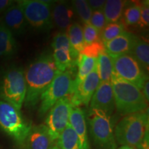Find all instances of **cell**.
Returning <instances> with one entry per match:
<instances>
[{
	"label": "cell",
	"mask_w": 149,
	"mask_h": 149,
	"mask_svg": "<svg viewBox=\"0 0 149 149\" xmlns=\"http://www.w3.org/2000/svg\"><path fill=\"white\" fill-rule=\"evenodd\" d=\"M59 72L51 53H43L29 64L24 71L26 93L24 104L26 109L36 107L40 96Z\"/></svg>",
	"instance_id": "6da1fadb"
},
{
	"label": "cell",
	"mask_w": 149,
	"mask_h": 149,
	"mask_svg": "<svg viewBox=\"0 0 149 149\" xmlns=\"http://www.w3.org/2000/svg\"><path fill=\"white\" fill-rule=\"evenodd\" d=\"M111 84L115 109L122 115L139 113L148 109V101L141 90L113 72Z\"/></svg>",
	"instance_id": "7a4b0ae2"
},
{
	"label": "cell",
	"mask_w": 149,
	"mask_h": 149,
	"mask_svg": "<svg viewBox=\"0 0 149 149\" xmlns=\"http://www.w3.org/2000/svg\"><path fill=\"white\" fill-rule=\"evenodd\" d=\"M148 109L126 115L115 126V141L122 146H128L138 149L146 134L148 133Z\"/></svg>",
	"instance_id": "3957f363"
},
{
	"label": "cell",
	"mask_w": 149,
	"mask_h": 149,
	"mask_svg": "<svg viewBox=\"0 0 149 149\" xmlns=\"http://www.w3.org/2000/svg\"><path fill=\"white\" fill-rule=\"evenodd\" d=\"M26 93L24 70L22 67L10 66L0 74V99L21 110Z\"/></svg>",
	"instance_id": "277c9868"
},
{
	"label": "cell",
	"mask_w": 149,
	"mask_h": 149,
	"mask_svg": "<svg viewBox=\"0 0 149 149\" xmlns=\"http://www.w3.org/2000/svg\"><path fill=\"white\" fill-rule=\"evenodd\" d=\"M86 120L97 149H117L111 117L97 109H89Z\"/></svg>",
	"instance_id": "5b68a950"
},
{
	"label": "cell",
	"mask_w": 149,
	"mask_h": 149,
	"mask_svg": "<svg viewBox=\"0 0 149 149\" xmlns=\"http://www.w3.org/2000/svg\"><path fill=\"white\" fill-rule=\"evenodd\" d=\"M75 68L59 72L40 98L39 114L44 116L55 104L64 97H70L74 90Z\"/></svg>",
	"instance_id": "8992f818"
},
{
	"label": "cell",
	"mask_w": 149,
	"mask_h": 149,
	"mask_svg": "<svg viewBox=\"0 0 149 149\" xmlns=\"http://www.w3.org/2000/svg\"><path fill=\"white\" fill-rule=\"evenodd\" d=\"M32 125L25 120L21 111L0 100V128L19 145H24Z\"/></svg>",
	"instance_id": "52a82bcc"
},
{
	"label": "cell",
	"mask_w": 149,
	"mask_h": 149,
	"mask_svg": "<svg viewBox=\"0 0 149 149\" xmlns=\"http://www.w3.org/2000/svg\"><path fill=\"white\" fill-rule=\"evenodd\" d=\"M28 24L40 32L49 31L53 27L52 6L53 1L42 0L19 1Z\"/></svg>",
	"instance_id": "ba28073f"
},
{
	"label": "cell",
	"mask_w": 149,
	"mask_h": 149,
	"mask_svg": "<svg viewBox=\"0 0 149 149\" xmlns=\"http://www.w3.org/2000/svg\"><path fill=\"white\" fill-rule=\"evenodd\" d=\"M113 72L141 91L148 78L146 71L130 54L111 57Z\"/></svg>",
	"instance_id": "9c48e42d"
},
{
	"label": "cell",
	"mask_w": 149,
	"mask_h": 149,
	"mask_svg": "<svg viewBox=\"0 0 149 149\" xmlns=\"http://www.w3.org/2000/svg\"><path fill=\"white\" fill-rule=\"evenodd\" d=\"M53 57L55 66L59 72H65L75 68L79 53L70 46L66 32L56 33L52 42Z\"/></svg>",
	"instance_id": "30bf717a"
},
{
	"label": "cell",
	"mask_w": 149,
	"mask_h": 149,
	"mask_svg": "<svg viewBox=\"0 0 149 149\" xmlns=\"http://www.w3.org/2000/svg\"><path fill=\"white\" fill-rule=\"evenodd\" d=\"M73 107L70 97H64L58 100L49 110L45 121V125L54 142L68 124L70 113Z\"/></svg>",
	"instance_id": "8fae6325"
},
{
	"label": "cell",
	"mask_w": 149,
	"mask_h": 149,
	"mask_svg": "<svg viewBox=\"0 0 149 149\" xmlns=\"http://www.w3.org/2000/svg\"><path fill=\"white\" fill-rule=\"evenodd\" d=\"M100 83L96 64L93 71L76 87L73 93L70 96L72 105L78 107L80 106L88 107Z\"/></svg>",
	"instance_id": "7c38bea8"
},
{
	"label": "cell",
	"mask_w": 149,
	"mask_h": 149,
	"mask_svg": "<svg viewBox=\"0 0 149 149\" xmlns=\"http://www.w3.org/2000/svg\"><path fill=\"white\" fill-rule=\"evenodd\" d=\"M0 21L14 35V36H19L25 34L29 26L19 1L14 3L3 13L2 17Z\"/></svg>",
	"instance_id": "4fadbf2b"
},
{
	"label": "cell",
	"mask_w": 149,
	"mask_h": 149,
	"mask_svg": "<svg viewBox=\"0 0 149 149\" xmlns=\"http://www.w3.org/2000/svg\"><path fill=\"white\" fill-rule=\"evenodd\" d=\"M90 109L102 111L111 117L115 109L111 82H100L90 102Z\"/></svg>",
	"instance_id": "5bb4252c"
},
{
	"label": "cell",
	"mask_w": 149,
	"mask_h": 149,
	"mask_svg": "<svg viewBox=\"0 0 149 149\" xmlns=\"http://www.w3.org/2000/svg\"><path fill=\"white\" fill-rule=\"evenodd\" d=\"M138 37L125 31L109 42L104 43L105 51L111 57L130 54Z\"/></svg>",
	"instance_id": "9a60e30c"
},
{
	"label": "cell",
	"mask_w": 149,
	"mask_h": 149,
	"mask_svg": "<svg viewBox=\"0 0 149 149\" xmlns=\"http://www.w3.org/2000/svg\"><path fill=\"white\" fill-rule=\"evenodd\" d=\"M68 124L77 134L81 149H91L86 120L85 113L78 107H72L70 113Z\"/></svg>",
	"instance_id": "2e32d148"
},
{
	"label": "cell",
	"mask_w": 149,
	"mask_h": 149,
	"mask_svg": "<svg viewBox=\"0 0 149 149\" xmlns=\"http://www.w3.org/2000/svg\"><path fill=\"white\" fill-rule=\"evenodd\" d=\"M53 141L44 124L32 126L24 142L26 149H50Z\"/></svg>",
	"instance_id": "e0dca14e"
},
{
	"label": "cell",
	"mask_w": 149,
	"mask_h": 149,
	"mask_svg": "<svg viewBox=\"0 0 149 149\" xmlns=\"http://www.w3.org/2000/svg\"><path fill=\"white\" fill-rule=\"evenodd\" d=\"M51 14L53 24L61 30V32H66L72 24L74 17V10L71 6L66 1L53 2Z\"/></svg>",
	"instance_id": "ac0fdd59"
},
{
	"label": "cell",
	"mask_w": 149,
	"mask_h": 149,
	"mask_svg": "<svg viewBox=\"0 0 149 149\" xmlns=\"http://www.w3.org/2000/svg\"><path fill=\"white\" fill-rule=\"evenodd\" d=\"M17 51L18 45L14 35L0 21V57L10 58Z\"/></svg>",
	"instance_id": "d6986e66"
},
{
	"label": "cell",
	"mask_w": 149,
	"mask_h": 149,
	"mask_svg": "<svg viewBox=\"0 0 149 149\" xmlns=\"http://www.w3.org/2000/svg\"><path fill=\"white\" fill-rule=\"evenodd\" d=\"M128 3V1L123 0L106 1L102 11L105 17L107 24L121 21L124 9Z\"/></svg>",
	"instance_id": "ffe728a7"
},
{
	"label": "cell",
	"mask_w": 149,
	"mask_h": 149,
	"mask_svg": "<svg viewBox=\"0 0 149 149\" xmlns=\"http://www.w3.org/2000/svg\"><path fill=\"white\" fill-rule=\"evenodd\" d=\"M97 59L88 57L80 53L77 58V66L78 67L77 75L74 79V89L79 85L96 66Z\"/></svg>",
	"instance_id": "44dd1931"
},
{
	"label": "cell",
	"mask_w": 149,
	"mask_h": 149,
	"mask_svg": "<svg viewBox=\"0 0 149 149\" xmlns=\"http://www.w3.org/2000/svg\"><path fill=\"white\" fill-rule=\"evenodd\" d=\"M130 55L138 61L145 71H148L149 67V45L148 40L138 37Z\"/></svg>",
	"instance_id": "7402d4cb"
},
{
	"label": "cell",
	"mask_w": 149,
	"mask_h": 149,
	"mask_svg": "<svg viewBox=\"0 0 149 149\" xmlns=\"http://www.w3.org/2000/svg\"><path fill=\"white\" fill-rule=\"evenodd\" d=\"M97 70L100 82H111L113 74L111 57L106 51L102 52L97 58Z\"/></svg>",
	"instance_id": "603a6c76"
},
{
	"label": "cell",
	"mask_w": 149,
	"mask_h": 149,
	"mask_svg": "<svg viewBox=\"0 0 149 149\" xmlns=\"http://www.w3.org/2000/svg\"><path fill=\"white\" fill-rule=\"evenodd\" d=\"M70 46L74 51L80 54L85 47L83 27L77 22H74L66 31Z\"/></svg>",
	"instance_id": "cb8c5ba5"
},
{
	"label": "cell",
	"mask_w": 149,
	"mask_h": 149,
	"mask_svg": "<svg viewBox=\"0 0 149 149\" xmlns=\"http://www.w3.org/2000/svg\"><path fill=\"white\" fill-rule=\"evenodd\" d=\"M56 145L60 149H81L77 134L69 124L57 139Z\"/></svg>",
	"instance_id": "d4e9b609"
},
{
	"label": "cell",
	"mask_w": 149,
	"mask_h": 149,
	"mask_svg": "<svg viewBox=\"0 0 149 149\" xmlns=\"http://www.w3.org/2000/svg\"><path fill=\"white\" fill-rule=\"evenodd\" d=\"M141 14V2L129 3L124 9L122 22L126 26H137Z\"/></svg>",
	"instance_id": "484cf974"
},
{
	"label": "cell",
	"mask_w": 149,
	"mask_h": 149,
	"mask_svg": "<svg viewBox=\"0 0 149 149\" xmlns=\"http://www.w3.org/2000/svg\"><path fill=\"white\" fill-rule=\"evenodd\" d=\"M125 31H126V26L122 20L115 23L107 24L102 30L100 34V38L103 43H106L118 37Z\"/></svg>",
	"instance_id": "4316f807"
},
{
	"label": "cell",
	"mask_w": 149,
	"mask_h": 149,
	"mask_svg": "<svg viewBox=\"0 0 149 149\" xmlns=\"http://www.w3.org/2000/svg\"><path fill=\"white\" fill-rule=\"evenodd\" d=\"M72 7L84 24L90 23L93 10L86 0L72 1Z\"/></svg>",
	"instance_id": "83f0119b"
},
{
	"label": "cell",
	"mask_w": 149,
	"mask_h": 149,
	"mask_svg": "<svg viewBox=\"0 0 149 149\" xmlns=\"http://www.w3.org/2000/svg\"><path fill=\"white\" fill-rule=\"evenodd\" d=\"M83 35L86 46L101 40L100 33L98 32L95 28L91 25V23L84 24Z\"/></svg>",
	"instance_id": "f1b7e54d"
},
{
	"label": "cell",
	"mask_w": 149,
	"mask_h": 149,
	"mask_svg": "<svg viewBox=\"0 0 149 149\" xmlns=\"http://www.w3.org/2000/svg\"><path fill=\"white\" fill-rule=\"evenodd\" d=\"M104 51H105V47L104 43L102 40H100L98 42H93L92 44L85 46L83 51L81 52V54H83L88 57L97 59L98 55Z\"/></svg>",
	"instance_id": "f546056e"
},
{
	"label": "cell",
	"mask_w": 149,
	"mask_h": 149,
	"mask_svg": "<svg viewBox=\"0 0 149 149\" xmlns=\"http://www.w3.org/2000/svg\"><path fill=\"white\" fill-rule=\"evenodd\" d=\"M90 23L93 27L97 30L98 32L101 34L102 30L107 25L105 17L102 10L93 11L91 16Z\"/></svg>",
	"instance_id": "4dcf8cb0"
},
{
	"label": "cell",
	"mask_w": 149,
	"mask_h": 149,
	"mask_svg": "<svg viewBox=\"0 0 149 149\" xmlns=\"http://www.w3.org/2000/svg\"><path fill=\"white\" fill-rule=\"evenodd\" d=\"M149 24V3L148 1L141 2V14L137 26L140 29H146Z\"/></svg>",
	"instance_id": "1f68e13d"
},
{
	"label": "cell",
	"mask_w": 149,
	"mask_h": 149,
	"mask_svg": "<svg viewBox=\"0 0 149 149\" xmlns=\"http://www.w3.org/2000/svg\"><path fill=\"white\" fill-rule=\"evenodd\" d=\"M87 1L93 12V11L103 10L106 1H104V0H88Z\"/></svg>",
	"instance_id": "d6a6232c"
},
{
	"label": "cell",
	"mask_w": 149,
	"mask_h": 149,
	"mask_svg": "<svg viewBox=\"0 0 149 149\" xmlns=\"http://www.w3.org/2000/svg\"><path fill=\"white\" fill-rule=\"evenodd\" d=\"M13 3V1H10V0H0V13L4 12L6 9H8Z\"/></svg>",
	"instance_id": "836d02e7"
},
{
	"label": "cell",
	"mask_w": 149,
	"mask_h": 149,
	"mask_svg": "<svg viewBox=\"0 0 149 149\" xmlns=\"http://www.w3.org/2000/svg\"><path fill=\"white\" fill-rule=\"evenodd\" d=\"M149 80H148V78L146 80V81H145L144 86H143V88L141 89V92H142L143 95H144L145 98L146 99L147 101L148 102V100H149Z\"/></svg>",
	"instance_id": "e575fe53"
},
{
	"label": "cell",
	"mask_w": 149,
	"mask_h": 149,
	"mask_svg": "<svg viewBox=\"0 0 149 149\" xmlns=\"http://www.w3.org/2000/svg\"><path fill=\"white\" fill-rule=\"evenodd\" d=\"M138 149H149V145H148V133H147L145 135L144 139H143L142 142Z\"/></svg>",
	"instance_id": "d590c367"
},
{
	"label": "cell",
	"mask_w": 149,
	"mask_h": 149,
	"mask_svg": "<svg viewBox=\"0 0 149 149\" xmlns=\"http://www.w3.org/2000/svg\"><path fill=\"white\" fill-rule=\"evenodd\" d=\"M117 149H135V148L131 146H120V148H117Z\"/></svg>",
	"instance_id": "8d00e7d4"
},
{
	"label": "cell",
	"mask_w": 149,
	"mask_h": 149,
	"mask_svg": "<svg viewBox=\"0 0 149 149\" xmlns=\"http://www.w3.org/2000/svg\"><path fill=\"white\" fill-rule=\"evenodd\" d=\"M50 149H60V148H59V147L57 146V145H55V146H52L51 148H50Z\"/></svg>",
	"instance_id": "74e56055"
}]
</instances>
